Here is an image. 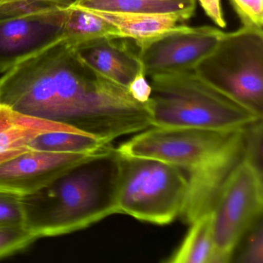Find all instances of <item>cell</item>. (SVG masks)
<instances>
[{
  "label": "cell",
  "instance_id": "obj_21",
  "mask_svg": "<svg viewBox=\"0 0 263 263\" xmlns=\"http://www.w3.org/2000/svg\"><path fill=\"white\" fill-rule=\"evenodd\" d=\"M241 242H245V245L242 250L240 252L237 261L246 263L263 262L262 218L246 234Z\"/></svg>",
  "mask_w": 263,
  "mask_h": 263
},
{
  "label": "cell",
  "instance_id": "obj_17",
  "mask_svg": "<svg viewBox=\"0 0 263 263\" xmlns=\"http://www.w3.org/2000/svg\"><path fill=\"white\" fill-rule=\"evenodd\" d=\"M110 144L78 130H54L36 136L30 150L60 154L90 155Z\"/></svg>",
  "mask_w": 263,
  "mask_h": 263
},
{
  "label": "cell",
  "instance_id": "obj_8",
  "mask_svg": "<svg viewBox=\"0 0 263 263\" xmlns=\"http://www.w3.org/2000/svg\"><path fill=\"white\" fill-rule=\"evenodd\" d=\"M224 32L213 27L181 24L155 37L138 43V58L146 76L194 70L218 44Z\"/></svg>",
  "mask_w": 263,
  "mask_h": 263
},
{
  "label": "cell",
  "instance_id": "obj_10",
  "mask_svg": "<svg viewBox=\"0 0 263 263\" xmlns=\"http://www.w3.org/2000/svg\"><path fill=\"white\" fill-rule=\"evenodd\" d=\"M88 155L24 152L0 164V192L19 197L30 195Z\"/></svg>",
  "mask_w": 263,
  "mask_h": 263
},
{
  "label": "cell",
  "instance_id": "obj_4",
  "mask_svg": "<svg viewBox=\"0 0 263 263\" xmlns=\"http://www.w3.org/2000/svg\"><path fill=\"white\" fill-rule=\"evenodd\" d=\"M149 79L152 127L224 130L244 128L262 120L194 70Z\"/></svg>",
  "mask_w": 263,
  "mask_h": 263
},
{
  "label": "cell",
  "instance_id": "obj_16",
  "mask_svg": "<svg viewBox=\"0 0 263 263\" xmlns=\"http://www.w3.org/2000/svg\"><path fill=\"white\" fill-rule=\"evenodd\" d=\"M190 229L167 263H215L211 213L189 224Z\"/></svg>",
  "mask_w": 263,
  "mask_h": 263
},
{
  "label": "cell",
  "instance_id": "obj_13",
  "mask_svg": "<svg viewBox=\"0 0 263 263\" xmlns=\"http://www.w3.org/2000/svg\"><path fill=\"white\" fill-rule=\"evenodd\" d=\"M75 5L97 11L121 14L179 15L189 21L195 14V0H80Z\"/></svg>",
  "mask_w": 263,
  "mask_h": 263
},
{
  "label": "cell",
  "instance_id": "obj_2",
  "mask_svg": "<svg viewBox=\"0 0 263 263\" xmlns=\"http://www.w3.org/2000/svg\"><path fill=\"white\" fill-rule=\"evenodd\" d=\"M249 127L224 130L151 127L135 134L117 150L123 156L169 163L185 174L187 195L179 218L190 224L212 212L229 175L244 159Z\"/></svg>",
  "mask_w": 263,
  "mask_h": 263
},
{
  "label": "cell",
  "instance_id": "obj_20",
  "mask_svg": "<svg viewBox=\"0 0 263 263\" xmlns=\"http://www.w3.org/2000/svg\"><path fill=\"white\" fill-rule=\"evenodd\" d=\"M241 27L263 32V0H230Z\"/></svg>",
  "mask_w": 263,
  "mask_h": 263
},
{
  "label": "cell",
  "instance_id": "obj_22",
  "mask_svg": "<svg viewBox=\"0 0 263 263\" xmlns=\"http://www.w3.org/2000/svg\"><path fill=\"white\" fill-rule=\"evenodd\" d=\"M24 226V212L21 198L0 192V227Z\"/></svg>",
  "mask_w": 263,
  "mask_h": 263
},
{
  "label": "cell",
  "instance_id": "obj_15",
  "mask_svg": "<svg viewBox=\"0 0 263 263\" xmlns=\"http://www.w3.org/2000/svg\"><path fill=\"white\" fill-rule=\"evenodd\" d=\"M101 38L121 39L115 26L99 11L73 5L65 9L64 40L72 46Z\"/></svg>",
  "mask_w": 263,
  "mask_h": 263
},
{
  "label": "cell",
  "instance_id": "obj_3",
  "mask_svg": "<svg viewBox=\"0 0 263 263\" xmlns=\"http://www.w3.org/2000/svg\"><path fill=\"white\" fill-rule=\"evenodd\" d=\"M121 155L111 144L20 197L24 226L38 239L82 230L118 214Z\"/></svg>",
  "mask_w": 263,
  "mask_h": 263
},
{
  "label": "cell",
  "instance_id": "obj_6",
  "mask_svg": "<svg viewBox=\"0 0 263 263\" xmlns=\"http://www.w3.org/2000/svg\"><path fill=\"white\" fill-rule=\"evenodd\" d=\"M198 76L258 116L263 115V32L224 33L194 69Z\"/></svg>",
  "mask_w": 263,
  "mask_h": 263
},
{
  "label": "cell",
  "instance_id": "obj_12",
  "mask_svg": "<svg viewBox=\"0 0 263 263\" xmlns=\"http://www.w3.org/2000/svg\"><path fill=\"white\" fill-rule=\"evenodd\" d=\"M54 130H77L0 104V164L30 151V142L38 135Z\"/></svg>",
  "mask_w": 263,
  "mask_h": 263
},
{
  "label": "cell",
  "instance_id": "obj_14",
  "mask_svg": "<svg viewBox=\"0 0 263 263\" xmlns=\"http://www.w3.org/2000/svg\"><path fill=\"white\" fill-rule=\"evenodd\" d=\"M115 26L120 38L143 42L176 28L187 20L179 15L121 14L101 12Z\"/></svg>",
  "mask_w": 263,
  "mask_h": 263
},
{
  "label": "cell",
  "instance_id": "obj_23",
  "mask_svg": "<svg viewBox=\"0 0 263 263\" xmlns=\"http://www.w3.org/2000/svg\"><path fill=\"white\" fill-rule=\"evenodd\" d=\"M127 92L135 101L141 104H147L152 95V87L147 81L143 68L135 77L127 87Z\"/></svg>",
  "mask_w": 263,
  "mask_h": 263
},
{
  "label": "cell",
  "instance_id": "obj_11",
  "mask_svg": "<svg viewBox=\"0 0 263 263\" xmlns=\"http://www.w3.org/2000/svg\"><path fill=\"white\" fill-rule=\"evenodd\" d=\"M119 39L101 38L73 46L81 60L97 73L127 89L142 68L138 53Z\"/></svg>",
  "mask_w": 263,
  "mask_h": 263
},
{
  "label": "cell",
  "instance_id": "obj_5",
  "mask_svg": "<svg viewBox=\"0 0 263 263\" xmlns=\"http://www.w3.org/2000/svg\"><path fill=\"white\" fill-rule=\"evenodd\" d=\"M187 191L185 174L176 166L154 158L121 155L118 214L165 226L179 218Z\"/></svg>",
  "mask_w": 263,
  "mask_h": 263
},
{
  "label": "cell",
  "instance_id": "obj_1",
  "mask_svg": "<svg viewBox=\"0 0 263 263\" xmlns=\"http://www.w3.org/2000/svg\"><path fill=\"white\" fill-rule=\"evenodd\" d=\"M0 104L110 144L152 127L149 102L97 73L65 40L4 73Z\"/></svg>",
  "mask_w": 263,
  "mask_h": 263
},
{
  "label": "cell",
  "instance_id": "obj_9",
  "mask_svg": "<svg viewBox=\"0 0 263 263\" xmlns=\"http://www.w3.org/2000/svg\"><path fill=\"white\" fill-rule=\"evenodd\" d=\"M65 9H45L0 17V73H7L64 40Z\"/></svg>",
  "mask_w": 263,
  "mask_h": 263
},
{
  "label": "cell",
  "instance_id": "obj_18",
  "mask_svg": "<svg viewBox=\"0 0 263 263\" xmlns=\"http://www.w3.org/2000/svg\"><path fill=\"white\" fill-rule=\"evenodd\" d=\"M37 239L24 226L0 227V259L25 250Z\"/></svg>",
  "mask_w": 263,
  "mask_h": 263
},
{
  "label": "cell",
  "instance_id": "obj_24",
  "mask_svg": "<svg viewBox=\"0 0 263 263\" xmlns=\"http://www.w3.org/2000/svg\"><path fill=\"white\" fill-rule=\"evenodd\" d=\"M205 14L220 28H224L226 20L223 14L221 0H197Z\"/></svg>",
  "mask_w": 263,
  "mask_h": 263
},
{
  "label": "cell",
  "instance_id": "obj_7",
  "mask_svg": "<svg viewBox=\"0 0 263 263\" xmlns=\"http://www.w3.org/2000/svg\"><path fill=\"white\" fill-rule=\"evenodd\" d=\"M262 169L245 157L224 183L212 208L215 263L232 261L246 234L262 218Z\"/></svg>",
  "mask_w": 263,
  "mask_h": 263
},
{
  "label": "cell",
  "instance_id": "obj_19",
  "mask_svg": "<svg viewBox=\"0 0 263 263\" xmlns=\"http://www.w3.org/2000/svg\"><path fill=\"white\" fill-rule=\"evenodd\" d=\"M80 0H0V17L45 9H66Z\"/></svg>",
  "mask_w": 263,
  "mask_h": 263
}]
</instances>
